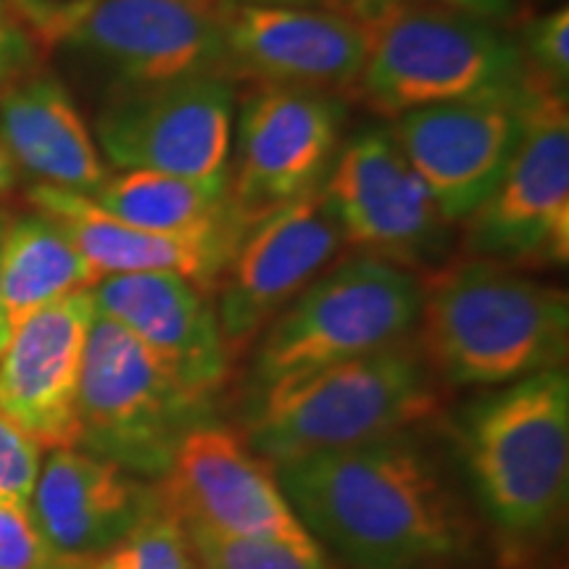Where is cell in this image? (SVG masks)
I'll list each match as a JSON object with an SVG mask.
<instances>
[{
    "label": "cell",
    "mask_w": 569,
    "mask_h": 569,
    "mask_svg": "<svg viewBox=\"0 0 569 569\" xmlns=\"http://www.w3.org/2000/svg\"><path fill=\"white\" fill-rule=\"evenodd\" d=\"M290 507L317 540L359 569L453 559L467 519L436 459L407 432L277 467Z\"/></svg>",
    "instance_id": "obj_1"
},
{
    "label": "cell",
    "mask_w": 569,
    "mask_h": 569,
    "mask_svg": "<svg viewBox=\"0 0 569 569\" xmlns=\"http://www.w3.org/2000/svg\"><path fill=\"white\" fill-rule=\"evenodd\" d=\"M419 351L453 388H503L565 367L569 298L488 259L438 267L422 280Z\"/></svg>",
    "instance_id": "obj_2"
},
{
    "label": "cell",
    "mask_w": 569,
    "mask_h": 569,
    "mask_svg": "<svg viewBox=\"0 0 569 569\" xmlns=\"http://www.w3.org/2000/svg\"><path fill=\"white\" fill-rule=\"evenodd\" d=\"M459 451L488 522L511 546L543 540L569 493V377L549 369L461 411Z\"/></svg>",
    "instance_id": "obj_3"
},
{
    "label": "cell",
    "mask_w": 569,
    "mask_h": 569,
    "mask_svg": "<svg viewBox=\"0 0 569 569\" xmlns=\"http://www.w3.org/2000/svg\"><path fill=\"white\" fill-rule=\"evenodd\" d=\"M432 369L409 340L256 393L246 443L269 467L407 432L436 411Z\"/></svg>",
    "instance_id": "obj_4"
},
{
    "label": "cell",
    "mask_w": 569,
    "mask_h": 569,
    "mask_svg": "<svg viewBox=\"0 0 569 569\" xmlns=\"http://www.w3.org/2000/svg\"><path fill=\"white\" fill-rule=\"evenodd\" d=\"M356 96L380 117L467 101L525 84L519 40L501 24L419 3H390L361 21Z\"/></svg>",
    "instance_id": "obj_5"
},
{
    "label": "cell",
    "mask_w": 569,
    "mask_h": 569,
    "mask_svg": "<svg viewBox=\"0 0 569 569\" xmlns=\"http://www.w3.org/2000/svg\"><path fill=\"white\" fill-rule=\"evenodd\" d=\"M211 419V398L184 388L127 327L96 311L77 393L82 451L159 482L182 440Z\"/></svg>",
    "instance_id": "obj_6"
},
{
    "label": "cell",
    "mask_w": 569,
    "mask_h": 569,
    "mask_svg": "<svg viewBox=\"0 0 569 569\" xmlns=\"http://www.w3.org/2000/svg\"><path fill=\"white\" fill-rule=\"evenodd\" d=\"M422 277L372 256L325 269L261 330L256 393L409 340L422 315Z\"/></svg>",
    "instance_id": "obj_7"
},
{
    "label": "cell",
    "mask_w": 569,
    "mask_h": 569,
    "mask_svg": "<svg viewBox=\"0 0 569 569\" xmlns=\"http://www.w3.org/2000/svg\"><path fill=\"white\" fill-rule=\"evenodd\" d=\"M469 259L511 269L565 267L569 259L567 90L525 74V130L507 172L465 219Z\"/></svg>",
    "instance_id": "obj_8"
},
{
    "label": "cell",
    "mask_w": 569,
    "mask_h": 569,
    "mask_svg": "<svg viewBox=\"0 0 569 569\" xmlns=\"http://www.w3.org/2000/svg\"><path fill=\"white\" fill-rule=\"evenodd\" d=\"M343 243L409 272H436L453 246L440 213L390 130H365L340 146L322 188Z\"/></svg>",
    "instance_id": "obj_9"
},
{
    "label": "cell",
    "mask_w": 569,
    "mask_h": 569,
    "mask_svg": "<svg viewBox=\"0 0 569 569\" xmlns=\"http://www.w3.org/2000/svg\"><path fill=\"white\" fill-rule=\"evenodd\" d=\"M234 103L227 74L109 92L96 119L98 151L119 172L148 169L230 184Z\"/></svg>",
    "instance_id": "obj_10"
},
{
    "label": "cell",
    "mask_w": 569,
    "mask_h": 569,
    "mask_svg": "<svg viewBox=\"0 0 569 569\" xmlns=\"http://www.w3.org/2000/svg\"><path fill=\"white\" fill-rule=\"evenodd\" d=\"M346 98L301 88L248 92L232 130L230 201L253 222L322 188L343 146Z\"/></svg>",
    "instance_id": "obj_11"
},
{
    "label": "cell",
    "mask_w": 569,
    "mask_h": 569,
    "mask_svg": "<svg viewBox=\"0 0 569 569\" xmlns=\"http://www.w3.org/2000/svg\"><path fill=\"white\" fill-rule=\"evenodd\" d=\"M61 48L103 74L111 92L227 74L219 13L196 0H96Z\"/></svg>",
    "instance_id": "obj_12"
},
{
    "label": "cell",
    "mask_w": 569,
    "mask_h": 569,
    "mask_svg": "<svg viewBox=\"0 0 569 569\" xmlns=\"http://www.w3.org/2000/svg\"><path fill=\"white\" fill-rule=\"evenodd\" d=\"M343 234L319 190L256 217L246 227L213 293L232 359L330 269Z\"/></svg>",
    "instance_id": "obj_13"
},
{
    "label": "cell",
    "mask_w": 569,
    "mask_h": 569,
    "mask_svg": "<svg viewBox=\"0 0 569 569\" xmlns=\"http://www.w3.org/2000/svg\"><path fill=\"white\" fill-rule=\"evenodd\" d=\"M163 501L182 519H198L232 536L272 540L301 557L325 559L317 540L290 507L264 459L222 422L196 427L159 480Z\"/></svg>",
    "instance_id": "obj_14"
},
{
    "label": "cell",
    "mask_w": 569,
    "mask_h": 569,
    "mask_svg": "<svg viewBox=\"0 0 569 569\" xmlns=\"http://www.w3.org/2000/svg\"><path fill=\"white\" fill-rule=\"evenodd\" d=\"M525 130V84L396 117L401 146L451 224L478 211L507 172Z\"/></svg>",
    "instance_id": "obj_15"
},
{
    "label": "cell",
    "mask_w": 569,
    "mask_h": 569,
    "mask_svg": "<svg viewBox=\"0 0 569 569\" xmlns=\"http://www.w3.org/2000/svg\"><path fill=\"white\" fill-rule=\"evenodd\" d=\"M227 77L267 88H301L343 96L365 63V27L322 6H217Z\"/></svg>",
    "instance_id": "obj_16"
},
{
    "label": "cell",
    "mask_w": 569,
    "mask_h": 569,
    "mask_svg": "<svg viewBox=\"0 0 569 569\" xmlns=\"http://www.w3.org/2000/svg\"><path fill=\"white\" fill-rule=\"evenodd\" d=\"M96 301L80 290L24 319L0 351V411L40 448H77V393Z\"/></svg>",
    "instance_id": "obj_17"
},
{
    "label": "cell",
    "mask_w": 569,
    "mask_h": 569,
    "mask_svg": "<svg viewBox=\"0 0 569 569\" xmlns=\"http://www.w3.org/2000/svg\"><path fill=\"white\" fill-rule=\"evenodd\" d=\"M90 290L98 315L127 327L184 388L219 396L232 353L209 293L172 272L111 274Z\"/></svg>",
    "instance_id": "obj_18"
},
{
    "label": "cell",
    "mask_w": 569,
    "mask_h": 569,
    "mask_svg": "<svg viewBox=\"0 0 569 569\" xmlns=\"http://www.w3.org/2000/svg\"><path fill=\"white\" fill-rule=\"evenodd\" d=\"M163 507L161 486L113 461L56 448L40 467L30 511L42 540L61 559H96Z\"/></svg>",
    "instance_id": "obj_19"
},
{
    "label": "cell",
    "mask_w": 569,
    "mask_h": 569,
    "mask_svg": "<svg viewBox=\"0 0 569 569\" xmlns=\"http://www.w3.org/2000/svg\"><path fill=\"white\" fill-rule=\"evenodd\" d=\"M27 198L34 211L53 219L67 232L98 280L111 274L172 272L209 296L217 290L219 277L248 227L230 224L201 234H159L111 217L90 196L51 184H34Z\"/></svg>",
    "instance_id": "obj_20"
},
{
    "label": "cell",
    "mask_w": 569,
    "mask_h": 569,
    "mask_svg": "<svg viewBox=\"0 0 569 569\" xmlns=\"http://www.w3.org/2000/svg\"><path fill=\"white\" fill-rule=\"evenodd\" d=\"M0 142L38 184L96 196L109 177L74 98L51 71L38 69L0 90Z\"/></svg>",
    "instance_id": "obj_21"
},
{
    "label": "cell",
    "mask_w": 569,
    "mask_h": 569,
    "mask_svg": "<svg viewBox=\"0 0 569 569\" xmlns=\"http://www.w3.org/2000/svg\"><path fill=\"white\" fill-rule=\"evenodd\" d=\"M98 274L53 219H9L0 248V317L6 336L48 303L90 290Z\"/></svg>",
    "instance_id": "obj_22"
},
{
    "label": "cell",
    "mask_w": 569,
    "mask_h": 569,
    "mask_svg": "<svg viewBox=\"0 0 569 569\" xmlns=\"http://www.w3.org/2000/svg\"><path fill=\"white\" fill-rule=\"evenodd\" d=\"M92 201L122 222L159 234H201L251 224L230 201V184L196 182L148 169L109 174Z\"/></svg>",
    "instance_id": "obj_23"
},
{
    "label": "cell",
    "mask_w": 569,
    "mask_h": 569,
    "mask_svg": "<svg viewBox=\"0 0 569 569\" xmlns=\"http://www.w3.org/2000/svg\"><path fill=\"white\" fill-rule=\"evenodd\" d=\"M182 528L196 569H327L325 559L301 557L272 540L232 536L198 519H182Z\"/></svg>",
    "instance_id": "obj_24"
},
{
    "label": "cell",
    "mask_w": 569,
    "mask_h": 569,
    "mask_svg": "<svg viewBox=\"0 0 569 569\" xmlns=\"http://www.w3.org/2000/svg\"><path fill=\"white\" fill-rule=\"evenodd\" d=\"M84 569H196L182 519L163 501L130 536L101 557L88 559Z\"/></svg>",
    "instance_id": "obj_25"
},
{
    "label": "cell",
    "mask_w": 569,
    "mask_h": 569,
    "mask_svg": "<svg viewBox=\"0 0 569 569\" xmlns=\"http://www.w3.org/2000/svg\"><path fill=\"white\" fill-rule=\"evenodd\" d=\"M525 71L553 88H569V9L559 6L530 19L519 40Z\"/></svg>",
    "instance_id": "obj_26"
},
{
    "label": "cell",
    "mask_w": 569,
    "mask_h": 569,
    "mask_svg": "<svg viewBox=\"0 0 569 569\" xmlns=\"http://www.w3.org/2000/svg\"><path fill=\"white\" fill-rule=\"evenodd\" d=\"M61 561L42 540L30 503L0 498V569H53Z\"/></svg>",
    "instance_id": "obj_27"
},
{
    "label": "cell",
    "mask_w": 569,
    "mask_h": 569,
    "mask_svg": "<svg viewBox=\"0 0 569 569\" xmlns=\"http://www.w3.org/2000/svg\"><path fill=\"white\" fill-rule=\"evenodd\" d=\"M42 467V448L0 411V498L30 503Z\"/></svg>",
    "instance_id": "obj_28"
},
{
    "label": "cell",
    "mask_w": 569,
    "mask_h": 569,
    "mask_svg": "<svg viewBox=\"0 0 569 569\" xmlns=\"http://www.w3.org/2000/svg\"><path fill=\"white\" fill-rule=\"evenodd\" d=\"M42 48L61 46L96 0H6Z\"/></svg>",
    "instance_id": "obj_29"
},
{
    "label": "cell",
    "mask_w": 569,
    "mask_h": 569,
    "mask_svg": "<svg viewBox=\"0 0 569 569\" xmlns=\"http://www.w3.org/2000/svg\"><path fill=\"white\" fill-rule=\"evenodd\" d=\"M42 46L21 24L6 0H0V90L40 69Z\"/></svg>",
    "instance_id": "obj_30"
},
{
    "label": "cell",
    "mask_w": 569,
    "mask_h": 569,
    "mask_svg": "<svg viewBox=\"0 0 569 569\" xmlns=\"http://www.w3.org/2000/svg\"><path fill=\"white\" fill-rule=\"evenodd\" d=\"M390 3H419V6H438V9L459 11L467 17H478L493 24L507 21L515 13V0H380V9Z\"/></svg>",
    "instance_id": "obj_31"
},
{
    "label": "cell",
    "mask_w": 569,
    "mask_h": 569,
    "mask_svg": "<svg viewBox=\"0 0 569 569\" xmlns=\"http://www.w3.org/2000/svg\"><path fill=\"white\" fill-rule=\"evenodd\" d=\"M325 9L346 13L356 21H365L380 11V0H325Z\"/></svg>",
    "instance_id": "obj_32"
},
{
    "label": "cell",
    "mask_w": 569,
    "mask_h": 569,
    "mask_svg": "<svg viewBox=\"0 0 569 569\" xmlns=\"http://www.w3.org/2000/svg\"><path fill=\"white\" fill-rule=\"evenodd\" d=\"M17 180H19V169L13 167L11 156L6 153L3 142H0V198L11 193L13 184H17Z\"/></svg>",
    "instance_id": "obj_33"
},
{
    "label": "cell",
    "mask_w": 569,
    "mask_h": 569,
    "mask_svg": "<svg viewBox=\"0 0 569 569\" xmlns=\"http://www.w3.org/2000/svg\"><path fill=\"white\" fill-rule=\"evenodd\" d=\"M222 3V0H219ZM232 3H280V6H322L325 0H232Z\"/></svg>",
    "instance_id": "obj_34"
},
{
    "label": "cell",
    "mask_w": 569,
    "mask_h": 569,
    "mask_svg": "<svg viewBox=\"0 0 569 569\" xmlns=\"http://www.w3.org/2000/svg\"><path fill=\"white\" fill-rule=\"evenodd\" d=\"M6 227H9V217H6V213L0 211V248H3V234H6ZM6 343H9V336H6L3 317H0V351H3Z\"/></svg>",
    "instance_id": "obj_35"
},
{
    "label": "cell",
    "mask_w": 569,
    "mask_h": 569,
    "mask_svg": "<svg viewBox=\"0 0 569 569\" xmlns=\"http://www.w3.org/2000/svg\"><path fill=\"white\" fill-rule=\"evenodd\" d=\"M84 565H88V561H80V559H63L59 567H53V569H84Z\"/></svg>",
    "instance_id": "obj_36"
},
{
    "label": "cell",
    "mask_w": 569,
    "mask_h": 569,
    "mask_svg": "<svg viewBox=\"0 0 569 569\" xmlns=\"http://www.w3.org/2000/svg\"><path fill=\"white\" fill-rule=\"evenodd\" d=\"M196 3H206V6H213V9H217L219 0H196Z\"/></svg>",
    "instance_id": "obj_37"
}]
</instances>
